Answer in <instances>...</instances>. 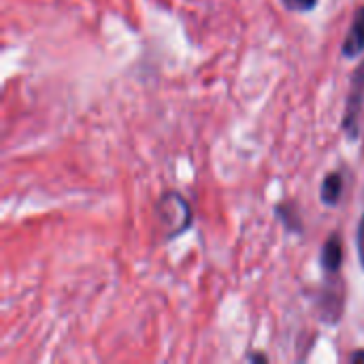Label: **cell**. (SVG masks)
<instances>
[{
  "instance_id": "6da1fadb",
  "label": "cell",
  "mask_w": 364,
  "mask_h": 364,
  "mask_svg": "<svg viewBox=\"0 0 364 364\" xmlns=\"http://www.w3.org/2000/svg\"><path fill=\"white\" fill-rule=\"evenodd\" d=\"M156 215H158V222L162 226V230L166 232V237H177L181 235L183 230L190 228L192 224V211H190V205L188 200L177 194V192H166L158 205H156Z\"/></svg>"
},
{
  "instance_id": "7a4b0ae2",
  "label": "cell",
  "mask_w": 364,
  "mask_h": 364,
  "mask_svg": "<svg viewBox=\"0 0 364 364\" xmlns=\"http://www.w3.org/2000/svg\"><path fill=\"white\" fill-rule=\"evenodd\" d=\"M363 96H364V66L363 70L358 73L356 70V77H354V87H352V94H350V102H348V111H346V117H343V128L348 132L350 139H354L358 134V115H360V107H363Z\"/></svg>"
},
{
  "instance_id": "3957f363",
  "label": "cell",
  "mask_w": 364,
  "mask_h": 364,
  "mask_svg": "<svg viewBox=\"0 0 364 364\" xmlns=\"http://www.w3.org/2000/svg\"><path fill=\"white\" fill-rule=\"evenodd\" d=\"M346 58H358L364 53V6H360L354 15V21L346 34L343 47H341Z\"/></svg>"
},
{
  "instance_id": "277c9868",
  "label": "cell",
  "mask_w": 364,
  "mask_h": 364,
  "mask_svg": "<svg viewBox=\"0 0 364 364\" xmlns=\"http://www.w3.org/2000/svg\"><path fill=\"white\" fill-rule=\"evenodd\" d=\"M343 264V239L339 235H331L322 247V269L326 273H337Z\"/></svg>"
},
{
  "instance_id": "5b68a950",
  "label": "cell",
  "mask_w": 364,
  "mask_h": 364,
  "mask_svg": "<svg viewBox=\"0 0 364 364\" xmlns=\"http://www.w3.org/2000/svg\"><path fill=\"white\" fill-rule=\"evenodd\" d=\"M341 194H343V175L341 173H331L322 188H320V198L324 205L328 207H337L339 200H341Z\"/></svg>"
},
{
  "instance_id": "8992f818",
  "label": "cell",
  "mask_w": 364,
  "mask_h": 364,
  "mask_svg": "<svg viewBox=\"0 0 364 364\" xmlns=\"http://www.w3.org/2000/svg\"><path fill=\"white\" fill-rule=\"evenodd\" d=\"M282 2L290 11H311L318 4V0H282Z\"/></svg>"
},
{
  "instance_id": "52a82bcc",
  "label": "cell",
  "mask_w": 364,
  "mask_h": 364,
  "mask_svg": "<svg viewBox=\"0 0 364 364\" xmlns=\"http://www.w3.org/2000/svg\"><path fill=\"white\" fill-rule=\"evenodd\" d=\"M358 254H360V262L364 267V213L363 220H360V226H358Z\"/></svg>"
},
{
  "instance_id": "ba28073f",
  "label": "cell",
  "mask_w": 364,
  "mask_h": 364,
  "mask_svg": "<svg viewBox=\"0 0 364 364\" xmlns=\"http://www.w3.org/2000/svg\"><path fill=\"white\" fill-rule=\"evenodd\" d=\"M350 360H352V363H363L364 352H356V354H352V356H350Z\"/></svg>"
}]
</instances>
